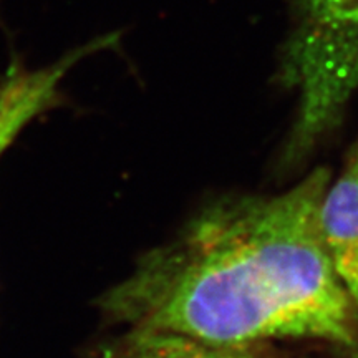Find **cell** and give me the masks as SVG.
Listing matches in <instances>:
<instances>
[{"mask_svg":"<svg viewBox=\"0 0 358 358\" xmlns=\"http://www.w3.org/2000/svg\"><path fill=\"white\" fill-rule=\"evenodd\" d=\"M261 345H227L179 334L131 330L108 358H267Z\"/></svg>","mask_w":358,"mask_h":358,"instance_id":"5b68a950","label":"cell"},{"mask_svg":"<svg viewBox=\"0 0 358 358\" xmlns=\"http://www.w3.org/2000/svg\"><path fill=\"white\" fill-rule=\"evenodd\" d=\"M322 232L340 280L358 310V143L322 203Z\"/></svg>","mask_w":358,"mask_h":358,"instance_id":"277c9868","label":"cell"},{"mask_svg":"<svg viewBox=\"0 0 358 358\" xmlns=\"http://www.w3.org/2000/svg\"><path fill=\"white\" fill-rule=\"evenodd\" d=\"M329 185L319 168L280 194L213 204L103 295L105 317L227 345H355L358 310L322 232Z\"/></svg>","mask_w":358,"mask_h":358,"instance_id":"6da1fadb","label":"cell"},{"mask_svg":"<svg viewBox=\"0 0 358 358\" xmlns=\"http://www.w3.org/2000/svg\"><path fill=\"white\" fill-rule=\"evenodd\" d=\"M357 358H358V357H357Z\"/></svg>","mask_w":358,"mask_h":358,"instance_id":"8992f818","label":"cell"},{"mask_svg":"<svg viewBox=\"0 0 358 358\" xmlns=\"http://www.w3.org/2000/svg\"><path fill=\"white\" fill-rule=\"evenodd\" d=\"M118 35L95 38L77 50L69 52L55 64L38 70H27L19 64L8 66L0 80V156L35 116L55 103L58 87L65 75L90 53L108 48Z\"/></svg>","mask_w":358,"mask_h":358,"instance_id":"3957f363","label":"cell"},{"mask_svg":"<svg viewBox=\"0 0 358 358\" xmlns=\"http://www.w3.org/2000/svg\"><path fill=\"white\" fill-rule=\"evenodd\" d=\"M277 71L297 100L287 158L299 159L337 127L358 92V0H292Z\"/></svg>","mask_w":358,"mask_h":358,"instance_id":"7a4b0ae2","label":"cell"}]
</instances>
